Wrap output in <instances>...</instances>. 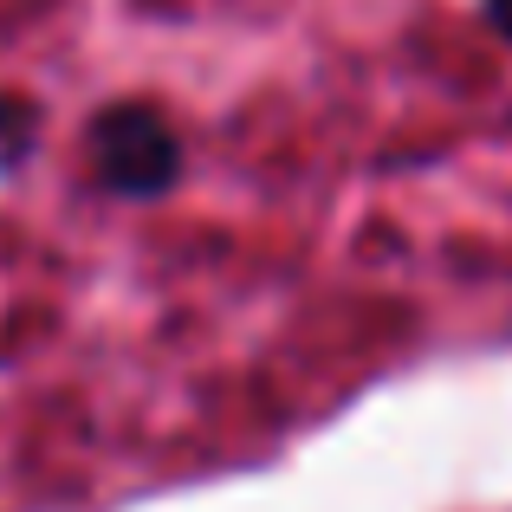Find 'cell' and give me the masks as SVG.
<instances>
[{
	"mask_svg": "<svg viewBox=\"0 0 512 512\" xmlns=\"http://www.w3.org/2000/svg\"><path fill=\"white\" fill-rule=\"evenodd\" d=\"M480 7H487V26L512 46V0H480Z\"/></svg>",
	"mask_w": 512,
	"mask_h": 512,
	"instance_id": "cell-3",
	"label": "cell"
},
{
	"mask_svg": "<svg viewBox=\"0 0 512 512\" xmlns=\"http://www.w3.org/2000/svg\"><path fill=\"white\" fill-rule=\"evenodd\" d=\"M85 169L117 201H156L182 182L188 150L150 98H117L85 124Z\"/></svg>",
	"mask_w": 512,
	"mask_h": 512,
	"instance_id": "cell-1",
	"label": "cell"
},
{
	"mask_svg": "<svg viewBox=\"0 0 512 512\" xmlns=\"http://www.w3.org/2000/svg\"><path fill=\"white\" fill-rule=\"evenodd\" d=\"M39 130H46V111L20 91H0V175H13L39 150Z\"/></svg>",
	"mask_w": 512,
	"mask_h": 512,
	"instance_id": "cell-2",
	"label": "cell"
}]
</instances>
